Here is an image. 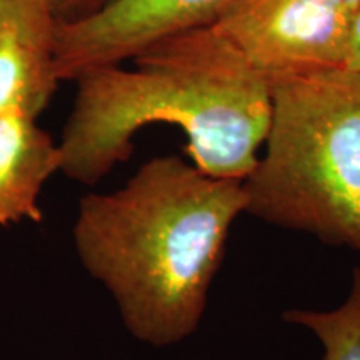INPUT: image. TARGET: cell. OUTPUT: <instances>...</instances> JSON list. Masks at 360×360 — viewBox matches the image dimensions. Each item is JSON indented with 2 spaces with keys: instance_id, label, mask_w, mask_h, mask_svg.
<instances>
[{
  "instance_id": "6da1fadb",
  "label": "cell",
  "mask_w": 360,
  "mask_h": 360,
  "mask_svg": "<svg viewBox=\"0 0 360 360\" xmlns=\"http://www.w3.org/2000/svg\"><path fill=\"white\" fill-rule=\"evenodd\" d=\"M122 65L85 72L64 125L60 172L96 186L134 154L152 124L186 134L192 164L212 177L244 180L257 165L272 114V85L212 24L146 49Z\"/></svg>"
},
{
  "instance_id": "7a4b0ae2",
  "label": "cell",
  "mask_w": 360,
  "mask_h": 360,
  "mask_svg": "<svg viewBox=\"0 0 360 360\" xmlns=\"http://www.w3.org/2000/svg\"><path fill=\"white\" fill-rule=\"evenodd\" d=\"M244 180L212 177L177 155L146 162L124 187L79 200V262L114 300L134 339L169 347L204 317Z\"/></svg>"
},
{
  "instance_id": "3957f363",
  "label": "cell",
  "mask_w": 360,
  "mask_h": 360,
  "mask_svg": "<svg viewBox=\"0 0 360 360\" xmlns=\"http://www.w3.org/2000/svg\"><path fill=\"white\" fill-rule=\"evenodd\" d=\"M265 143L244 179L245 212L360 250V70L274 84Z\"/></svg>"
},
{
  "instance_id": "277c9868",
  "label": "cell",
  "mask_w": 360,
  "mask_h": 360,
  "mask_svg": "<svg viewBox=\"0 0 360 360\" xmlns=\"http://www.w3.org/2000/svg\"><path fill=\"white\" fill-rule=\"evenodd\" d=\"M354 15L337 0H232L212 25L274 85L345 67Z\"/></svg>"
},
{
  "instance_id": "5b68a950",
  "label": "cell",
  "mask_w": 360,
  "mask_h": 360,
  "mask_svg": "<svg viewBox=\"0 0 360 360\" xmlns=\"http://www.w3.org/2000/svg\"><path fill=\"white\" fill-rule=\"evenodd\" d=\"M232 0H110L92 15L57 22L58 80L75 82L85 72L122 65L146 49L195 27L209 25Z\"/></svg>"
},
{
  "instance_id": "8992f818",
  "label": "cell",
  "mask_w": 360,
  "mask_h": 360,
  "mask_svg": "<svg viewBox=\"0 0 360 360\" xmlns=\"http://www.w3.org/2000/svg\"><path fill=\"white\" fill-rule=\"evenodd\" d=\"M60 172V148L51 134L25 114L0 115V227L42 222L40 193Z\"/></svg>"
},
{
  "instance_id": "52a82bcc",
  "label": "cell",
  "mask_w": 360,
  "mask_h": 360,
  "mask_svg": "<svg viewBox=\"0 0 360 360\" xmlns=\"http://www.w3.org/2000/svg\"><path fill=\"white\" fill-rule=\"evenodd\" d=\"M53 45L56 29L12 24L0 32V115L39 119L60 82Z\"/></svg>"
},
{
  "instance_id": "ba28073f",
  "label": "cell",
  "mask_w": 360,
  "mask_h": 360,
  "mask_svg": "<svg viewBox=\"0 0 360 360\" xmlns=\"http://www.w3.org/2000/svg\"><path fill=\"white\" fill-rule=\"evenodd\" d=\"M283 321L312 330L323 345L322 360H360V267L355 269L352 290L334 310L290 309Z\"/></svg>"
},
{
  "instance_id": "9c48e42d",
  "label": "cell",
  "mask_w": 360,
  "mask_h": 360,
  "mask_svg": "<svg viewBox=\"0 0 360 360\" xmlns=\"http://www.w3.org/2000/svg\"><path fill=\"white\" fill-rule=\"evenodd\" d=\"M12 24L56 29L57 20L49 0H0V32Z\"/></svg>"
},
{
  "instance_id": "30bf717a",
  "label": "cell",
  "mask_w": 360,
  "mask_h": 360,
  "mask_svg": "<svg viewBox=\"0 0 360 360\" xmlns=\"http://www.w3.org/2000/svg\"><path fill=\"white\" fill-rule=\"evenodd\" d=\"M57 22H74L101 11L110 0H49Z\"/></svg>"
},
{
  "instance_id": "8fae6325",
  "label": "cell",
  "mask_w": 360,
  "mask_h": 360,
  "mask_svg": "<svg viewBox=\"0 0 360 360\" xmlns=\"http://www.w3.org/2000/svg\"><path fill=\"white\" fill-rule=\"evenodd\" d=\"M345 67L354 70H360V8L355 11L354 25H352V37H350L349 57Z\"/></svg>"
},
{
  "instance_id": "7c38bea8",
  "label": "cell",
  "mask_w": 360,
  "mask_h": 360,
  "mask_svg": "<svg viewBox=\"0 0 360 360\" xmlns=\"http://www.w3.org/2000/svg\"><path fill=\"white\" fill-rule=\"evenodd\" d=\"M337 2L344 4L345 7L352 8V11H357V8H360V0H337Z\"/></svg>"
},
{
  "instance_id": "4fadbf2b",
  "label": "cell",
  "mask_w": 360,
  "mask_h": 360,
  "mask_svg": "<svg viewBox=\"0 0 360 360\" xmlns=\"http://www.w3.org/2000/svg\"><path fill=\"white\" fill-rule=\"evenodd\" d=\"M359 252H360V250H359Z\"/></svg>"
}]
</instances>
